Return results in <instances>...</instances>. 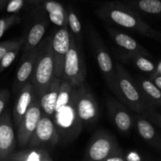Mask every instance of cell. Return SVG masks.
I'll use <instances>...</instances> for the list:
<instances>
[{
	"label": "cell",
	"instance_id": "10",
	"mask_svg": "<svg viewBox=\"0 0 161 161\" xmlns=\"http://www.w3.org/2000/svg\"><path fill=\"white\" fill-rule=\"evenodd\" d=\"M71 31L68 27H61L52 36L51 49L54 61L55 76L61 78L64 58L70 47Z\"/></svg>",
	"mask_w": 161,
	"mask_h": 161
},
{
	"label": "cell",
	"instance_id": "23",
	"mask_svg": "<svg viewBox=\"0 0 161 161\" xmlns=\"http://www.w3.org/2000/svg\"><path fill=\"white\" fill-rule=\"evenodd\" d=\"M146 56L148 55L140 53L128 52L126 54H124L123 58L127 61H131L132 63L136 66V68H138L142 72L154 74L157 72V68L150 60L146 58Z\"/></svg>",
	"mask_w": 161,
	"mask_h": 161
},
{
	"label": "cell",
	"instance_id": "16",
	"mask_svg": "<svg viewBox=\"0 0 161 161\" xmlns=\"http://www.w3.org/2000/svg\"><path fill=\"white\" fill-rule=\"evenodd\" d=\"M62 79L55 76L43 94L39 97L42 112L52 119Z\"/></svg>",
	"mask_w": 161,
	"mask_h": 161
},
{
	"label": "cell",
	"instance_id": "29",
	"mask_svg": "<svg viewBox=\"0 0 161 161\" xmlns=\"http://www.w3.org/2000/svg\"><path fill=\"white\" fill-rule=\"evenodd\" d=\"M27 3L30 4L28 0H8L5 9L8 14H15L21 10Z\"/></svg>",
	"mask_w": 161,
	"mask_h": 161
},
{
	"label": "cell",
	"instance_id": "4",
	"mask_svg": "<svg viewBox=\"0 0 161 161\" xmlns=\"http://www.w3.org/2000/svg\"><path fill=\"white\" fill-rule=\"evenodd\" d=\"M102 17L127 29L138 31L147 36H154L155 31L132 10L118 3H105L99 10Z\"/></svg>",
	"mask_w": 161,
	"mask_h": 161
},
{
	"label": "cell",
	"instance_id": "35",
	"mask_svg": "<svg viewBox=\"0 0 161 161\" xmlns=\"http://www.w3.org/2000/svg\"><path fill=\"white\" fill-rule=\"evenodd\" d=\"M28 1L30 4L39 5V4H41V3H42L44 0H28Z\"/></svg>",
	"mask_w": 161,
	"mask_h": 161
},
{
	"label": "cell",
	"instance_id": "22",
	"mask_svg": "<svg viewBox=\"0 0 161 161\" xmlns=\"http://www.w3.org/2000/svg\"><path fill=\"white\" fill-rule=\"evenodd\" d=\"M138 86L146 101L148 100L153 104L161 106V91L153 83L152 80L140 79Z\"/></svg>",
	"mask_w": 161,
	"mask_h": 161
},
{
	"label": "cell",
	"instance_id": "19",
	"mask_svg": "<svg viewBox=\"0 0 161 161\" xmlns=\"http://www.w3.org/2000/svg\"><path fill=\"white\" fill-rule=\"evenodd\" d=\"M108 31L118 47L130 53H140L149 56L147 51L131 36L112 28H108Z\"/></svg>",
	"mask_w": 161,
	"mask_h": 161
},
{
	"label": "cell",
	"instance_id": "15",
	"mask_svg": "<svg viewBox=\"0 0 161 161\" xmlns=\"http://www.w3.org/2000/svg\"><path fill=\"white\" fill-rule=\"evenodd\" d=\"M39 46L36 48L30 50V51L24 53L23 58L20 63L19 69L17 72L15 80L16 91H19L22 86L28 83V80H31L32 75L33 69L37 58Z\"/></svg>",
	"mask_w": 161,
	"mask_h": 161
},
{
	"label": "cell",
	"instance_id": "5",
	"mask_svg": "<svg viewBox=\"0 0 161 161\" xmlns=\"http://www.w3.org/2000/svg\"><path fill=\"white\" fill-rule=\"evenodd\" d=\"M86 74V67L80 48L75 36L71 33L70 47L64 58L61 79L69 82L72 86H78L84 82Z\"/></svg>",
	"mask_w": 161,
	"mask_h": 161
},
{
	"label": "cell",
	"instance_id": "13",
	"mask_svg": "<svg viewBox=\"0 0 161 161\" xmlns=\"http://www.w3.org/2000/svg\"><path fill=\"white\" fill-rule=\"evenodd\" d=\"M107 108L110 118L118 130L123 133H127L131 130L134 118L122 102L113 97H108Z\"/></svg>",
	"mask_w": 161,
	"mask_h": 161
},
{
	"label": "cell",
	"instance_id": "9",
	"mask_svg": "<svg viewBox=\"0 0 161 161\" xmlns=\"http://www.w3.org/2000/svg\"><path fill=\"white\" fill-rule=\"evenodd\" d=\"M42 115L40 101L38 97H34L29 108L20 121L18 127L16 130L17 142L19 146L25 148L31 138L38 122Z\"/></svg>",
	"mask_w": 161,
	"mask_h": 161
},
{
	"label": "cell",
	"instance_id": "24",
	"mask_svg": "<svg viewBox=\"0 0 161 161\" xmlns=\"http://www.w3.org/2000/svg\"><path fill=\"white\" fill-rule=\"evenodd\" d=\"M136 6L146 14H161V0H138Z\"/></svg>",
	"mask_w": 161,
	"mask_h": 161
},
{
	"label": "cell",
	"instance_id": "28",
	"mask_svg": "<svg viewBox=\"0 0 161 161\" xmlns=\"http://www.w3.org/2000/svg\"><path fill=\"white\" fill-rule=\"evenodd\" d=\"M25 37L20 38L17 41H6L0 42V60L9 50L18 47H23L25 43Z\"/></svg>",
	"mask_w": 161,
	"mask_h": 161
},
{
	"label": "cell",
	"instance_id": "17",
	"mask_svg": "<svg viewBox=\"0 0 161 161\" xmlns=\"http://www.w3.org/2000/svg\"><path fill=\"white\" fill-rule=\"evenodd\" d=\"M53 159L47 149L39 147L28 148L26 149L13 152L7 161H52Z\"/></svg>",
	"mask_w": 161,
	"mask_h": 161
},
{
	"label": "cell",
	"instance_id": "25",
	"mask_svg": "<svg viewBox=\"0 0 161 161\" xmlns=\"http://www.w3.org/2000/svg\"><path fill=\"white\" fill-rule=\"evenodd\" d=\"M67 21L71 33L74 36H80L82 33V25L78 16L74 11H67Z\"/></svg>",
	"mask_w": 161,
	"mask_h": 161
},
{
	"label": "cell",
	"instance_id": "12",
	"mask_svg": "<svg viewBox=\"0 0 161 161\" xmlns=\"http://www.w3.org/2000/svg\"><path fill=\"white\" fill-rule=\"evenodd\" d=\"M91 39L99 69L105 79L107 84L111 88L115 76V66L113 59L100 37H98L96 33L91 32Z\"/></svg>",
	"mask_w": 161,
	"mask_h": 161
},
{
	"label": "cell",
	"instance_id": "27",
	"mask_svg": "<svg viewBox=\"0 0 161 161\" xmlns=\"http://www.w3.org/2000/svg\"><path fill=\"white\" fill-rule=\"evenodd\" d=\"M21 48L22 47H16V48L12 49V50H9V51L2 58V59L0 60V73H1L3 71H4L5 69H7L8 67H9V65L14 62V60L16 59L19 51H20V50Z\"/></svg>",
	"mask_w": 161,
	"mask_h": 161
},
{
	"label": "cell",
	"instance_id": "32",
	"mask_svg": "<svg viewBox=\"0 0 161 161\" xmlns=\"http://www.w3.org/2000/svg\"><path fill=\"white\" fill-rule=\"evenodd\" d=\"M126 157L125 156L123 153L122 150L119 151V152L115 153L114 154H113L112 156H110L109 157L105 160V161H125Z\"/></svg>",
	"mask_w": 161,
	"mask_h": 161
},
{
	"label": "cell",
	"instance_id": "18",
	"mask_svg": "<svg viewBox=\"0 0 161 161\" xmlns=\"http://www.w3.org/2000/svg\"><path fill=\"white\" fill-rule=\"evenodd\" d=\"M41 4L43 6L52 23L60 28L68 27L67 10L61 3L56 0H44Z\"/></svg>",
	"mask_w": 161,
	"mask_h": 161
},
{
	"label": "cell",
	"instance_id": "21",
	"mask_svg": "<svg viewBox=\"0 0 161 161\" xmlns=\"http://www.w3.org/2000/svg\"><path fill=\"white\" fill-rule=\"evenodd\" d=\"M134 122L136 124L138 134L143 139L158 146L157 142V132L153 124L148 119H146L143 116H136L134 117Z\"/></svg>",
	"mask_w": 161,
	"mask_h": 161
},
{
	"label": "cell",
	"instance_id": "11",
	"mask_svg": "<svg viewBox=\"0 0 161 161\" xmlns=\"http://www.w3.org/2000/svg\"><path fill=\"white\" fill-rule=\"evenodd\" d=\"M17 136L9 110L0 116V161H7L17 145Z\"/></svg>",
	"mask_w": 161,
	"mask_h": 161
},
{
	"label": "cell",
	"instance_id": "7",
	"mask_svg": "<svg viewBox=\"0 0 161 161\" xmlns=\"http://www.w3.org/2000/svg\"><path fill=\"white\" fill-rule=\"evenodd\" d=\"M58 143L59 137L53 119L42 112L40 119L26 147L47 149L54 147Z\"/></svg>",
	"mask_w": 161,
	"mask_h": 161
},
{
	"label": "cell",
	"instance_id": "20",
	"mask_svg": "<svg viewBox=\"0 0 161 161\" xmlns=\"http://www.w3.org/2000/svg\"><path fill=\"white\" fill-rule=\"evenodd\" d=\"M46 26L47 25L45 22L40 21L36 23L31 27L27 37H25V43L22 47L24 53L30 51L39 46L45 35Z\"/></svg>",
	"mask_w": 161,
	"mask_h": 161
},
{
	"label": "cell",
	"instance_id": "26",
	"mask_svg": "<svg viewBox=\"0 0 161 161\" xmlns=\"http://www.w3.org/2000/svg\"><path fill=\"white\" fill-rule=\"evenodd\" d=\"M20 21V18L17 14H11L10 16L0 18V39L3 36L6 31L13 25L18 24Z\"/></svg>",
	"mask_w": 161,
	"mask_h": 161
},
{
	"label": "cell",
	"instance_id": "14",
	"mask_svg": "<svg viewBox=\"0 0 161 161\" xmlns=\"http://www.w3.org/2000/svg\"><path fill=\"white\" fill-rule=\"evenodd\" d=\"M35 97L36 94L31 82L25 83L18 91V96L13 111V124L14 130H17L20 121L29 108Z\"/></svg>",
	"mask_w": 161,
	"mask_h": 161
},
{
	"label": "cell",
	"instance_id": "34",
	"mask_svg": "<svg viewBox=\"0 0 161 161\" xmlns=\"http://www.w3.org/2000/svg\"><path fill=\"white\" fill-rule=\"evenodd\" d=\"M126 160H141V158L138 157V154L135 153H131L129 154V156L127 157V158H126Z\"/></svg>",
	"mask_w": 161,
	"mask_h": 161
},
{
	"label": "cell",
	"instance_id": "2",
	"mask_svg": "<svg viewBox=\"0 0 161 161\" xmlns=\"http://www.w3.org/2000/svg\"><path fill=\"white\" fill-rule=\"evenodd\" d=\"M111 90L129 109L141 113L149 108L147 101L139 87L120 63L117 62L115 65V76Z\"/></svg>",
	"mask_w": 161,
	"mask_h": 161
},
{
	"label": "cell",
	"instance_id": "1",
	"mask_svg": "<svg viewBox=\"0 0 161 161\" xmlns=\"http://www.w3.org/2000/svg\"><path fill=\"white\" fill-rule=\"evenodd\" d=\"M75 94V86L62 80L52 116L59 137V143L68 144L73 142L83 128V124L77 114Z\"/></svg>",
	"mask_w": 161,
	"mask_h": 161
},
{
	"label": "cell",
	"instance_id": "8",
	"mask_svg": "<svg viewBox=\"0 0 161 161\" xmlns=\"http://www.w3.org/2000/svg\"><path fill=\"white\" fill-rule=\"evenodd\" d=\"M75 105L79 118L83 126L93 125L98 118L99 110L97 102L84 82L75 86Z\"/></svg>",
	"mask_w": 161,
	"mask_h": 161
},
{
	"label": "cell",
	"instance_id": "36",
	"mask_svg": "<svg viewBox=\"0 0 161 161\" xmlns=\"http://www.w3.org/2000/svg\"><path fill=\"white\" fill-rule=\"evenodd\" d=\"M7 2L8 0H0V11L4 9Z\"/></svg>",
	"mask_w": 161,
	"mask_h": 161
},
{
	"label": "cell",
	"instance_id": "30",
	"mask_svg": "<svg viewBox=\"0 0 161 161\" xmlns=\"http://www.w3.org/2000/svg\"><path fill=\"white\" fill-rule=\"evenodd\" d=\"M10 94L7 89H3L0 91V116L5 111L6 105L9 102Z\"/></svg>",
	"mask_w": 161,
	"mask_h": 161
},
{
	"label": "cell",
	"instance_id": "3",
	"mask_svg": "<svg viewBox=\"0 0 161 161\" xmlns=\"http://www.w3.org/2000/svg\"><path fill=\"white\" fill-rule=\"evenodd\" d=\"M51 39V36H47L39 44L37 58L30 80L35 94L39 98L45 93L55 77Z\"/></svg>",
	"mask_w": 161,
	"mask_h": 161
},
{
	"label": "cell",
	"instance_id": "6",
	"mask_svg": "<svg viewBox=\"0 0 161 161\" xmlns=\"http://www.w3.org/2000/svg\"><path fill=\"white\" fill-rule=\"evenodd\" d=\"M120 150L113 135L107 130H99L90 140L83 159L91 161H105L110 156Z\"/></svg>",
	"mask_w": 161,
	"mask_h": 161
},
{
	"label": "cell",
	"instance_id": "33",
	"mask_svg": "<svg viewBox=\"0 0 161 161\" xmlns=\"http://www.w3.org/2000/svg\"><path fill=\"white\" fill-rule=\"evenodd\" d=\"M152 82L161 91V75L154 73L152 76Z\"/></svg>",
	"mask_w": 161,
	"mask_h": 161
},
{
	"label": "cell",
	"instance_id": "31",
	"mask_svg": "<svg viewBox=\"0 0 161 161\" xmlns=\"http://www.w3.org/2000/svg\"><path fill=\"white\" fill-rule=\"evenodd\" d=\"M146 112V115H147V116H149V118H150L153 121H154L156 124H158L159 126L161 127V114L155 113L154 112H153L152 110L149 109V108H148Z\"/></svg>",
	"mask_w": 161,
	"mask_h": 161
}]
</instances>
